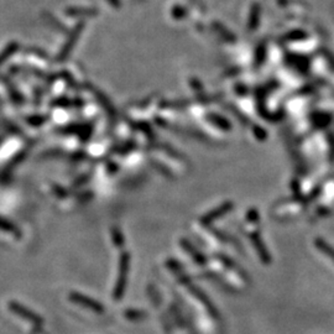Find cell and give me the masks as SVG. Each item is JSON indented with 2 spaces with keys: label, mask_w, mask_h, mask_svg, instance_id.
<instances>
[{
  "label": "cell",
  "mask_w": 334,
  "mask_h": 334,
  "mask_svg": "<svg viewBox=\"0 0 334 334\" xmlns=\"http://www.w3.org/2000/svg\"><path fill=\"white\" fill-rule=\"evenodd\" d=\"M69 300L74 304L79 305V306L88 308V310L93 311L95 313H103L105 311V308L103 307V305L100 302L95 301V300L90 299V297L84 296V295L78 294V292H71L69 294Z\"/></svg>",
  "instance_id": "cell-2"
},
{
  "label": "cell",
  "mask_w": 334,
  "mask_h": 334,
  "mask_svg": "<svg viewBox=\"0 0 334 334\" xmlns=\"http://www.w3.org/2000/svg\"><path fill=\"white\" fill-rule=\"evenodd\" d=\"M185 248H186V249H187L188 253L191 254V256H192V258L195 259V261H196L197 264H199V265H203V264H206L207 259L204 258V256L202 255V254H199L198 251H197L196 249H193V248L191 247L190 244L185 243Z\"/></svg>",
  "instance_id": "cell-4"
},
{
  "label": "cell",
  "mask_w": 334,
  "mask_h": 334,
  "mask_svg": "<svg viewBox=\"0 0 334 334\" xmlns=\"http://www.w3.org/2000/svg\"><path fill=\"white\" fill-rule=\"evenodd\" d=\"M9 308L12 311V312L16 313L17 316H20V317H22V318H25V320L30 321V322L35 323V325H41V323L43 322L42 318H41L40 316H37L36 313H33L32 311L27 310V308L21 306V305L17 304V302H14V301L10 302Z\"/></svg>",
  "instance_id": "cell-3"
},
{
  "label": "cell",
  "mask_w": 334,
  "mask_h": 334,
  "mask_svg": "<svg viewBox=\"0 0 334 334\" xmlns=\"http://www.w3.org/2000/svg\"><path fill=\"white\" fill-rule=\"evenodd\" d=\"M124 316H125V317L130 321H140V320H144V318L146 317V313L142 312V311H138V310H128L124 312Z\"/></svg>",
  "instance_id": "cell-5"
},
{
  "label": "cell",
  "mask_w": 334,
  "mask_h": 334,
  "mask_svg": "<svg viewBox=\"0 0 334 334\" xmlns=\"http://www.w3.org/2000/svg\"><path fill=\"white\" fill-rule=\"evenodd\" d=\"M129 268H130V255L128 253H123L120 256V260H119V276L116 280L115 287L113 290V299L116 301H119L125 292Z\"/></svg>",
  "instance_id": "cell-1"
},
{
  "label": "cell",
  "mask_w": 334,
  "mask_h": 334,
  "mask_svg": "<svg viewBox=\"0 0 334 334\" xmlns=\"http://www.w3.org/2000/svg\"><path fill=\"white\" fill-rule=\"evenodd\" d=\"M317 247L320 248V249L322 250L323 253L327 254L328 258L333 259V260H334V249H332L331 247H328V245L326 244L325 242H317Z\"/></svg>",
  "instance_id": "cell-6"
}]
</instances>
